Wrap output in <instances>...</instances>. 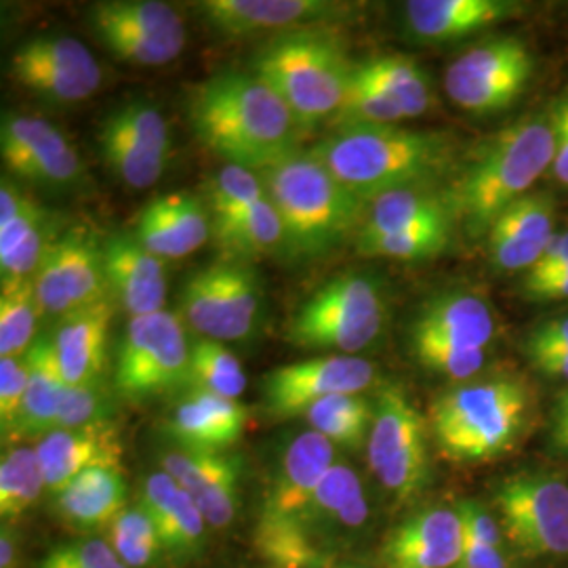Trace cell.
<instances>
[{
  "label": "cell",
  "instance_id": "6da1fadb",
  "mask_svg": "<svg viewBox=\"0 0 568 568\" xmlns=\"http://www.w3.org/2000/svg\"><path fill=\"white\" fill-rule=\"evenodd\" d=\"M194 135L225 164L264 173L297 154L302 126L255 74L222 72L201 82L187 102Z\"/></svg>",
  "mask_w": 568,
  "mask_h": 568
},
{
  "label": "cell",
  "instance_id": "7a4b0ae2",
  "mask_svg": "<svg viewBox=\"0 0 568 568\" xmlns=\"http://www.w3.org/2000/svg\"><path fill=\"white\" fill-rule=\"evenodd\" d=\"M453 143L443 133L410 131L396 124L345 126L310 150L337 182L361 201L413 187L440 173Z\"/></svg>",
  "mask_w": 568,
  "mask_h": 568
},
{
  "label": "cell",
  "instance_id": "3957f363",
  "mask_svg": "<svg viewBox=\"0 0 568 568\" xmlns=\"http://www.w3.org/2000/svg\"><path fill=\"white\" fill-rule=\"evenodd\" d=\"M551 119H525L478 148L455 185L453 203L471 232H488L509 204L554 166Z\"/></svg>",
  "mask_w": 568,
  "mask_h": 568
},
{
  "label": "cell",
  "instance_id": "277c9868",
  "mask_svg": "<svg viewBox=\"0 0 568 568\" xmlns=\"http://www.w3.org/2000/svg\"><path fill=\"white\" fill-rule=\"evenodd\" d=\"M354 68L342 41L318 28L286 32L253 60V74L286 103L302 131L337 114Z\"/></svg>",
  "mask_w": 568,
  "mask_h": 568
},
{
  "label": "cell",
  "instance_id": "5b68a950",
  "mask_svg": "<svg viewBox=\"0 0 568 568\" xmlns=\"http://www.w3.org/2000/svg\"><path fill=\"white\" fill-rule=\"evenodd\" d=\"M528 405L527 386L514 377L453 387L432 406L434 440L453 462L495 459L516 445L527 424Z\"/></svg>",
  "mask_w": 568,
  "mask_h": 568
},
{
  "label": "cell",
  "instance_id": "8992f818",
  "mask_svg": "<svg viewBox=\"0 0 568 568\" xmlns=\"http://www.w3.org/2000/svg\"><path fill=\"white\" fill-rule=\"evenodd\" d=\"M295 253H325L361 220L363 204L312 152H297L260 173Z\"/></svg>",
  "mask_w": 568,
  "mask_h": 568
},
{
  "label": "cell",
  "instance_id": "52a82bcc",
  "mask_svg": "<svg viewBox=\"0 0 568 568\" xmlns=\"http://www.w3.org/2000/svg\"><path fill=\"white\" fill-rule=\"evenodd\" d=\"M386 323V304L366 274H342L321 286L286 326L288 344L352 356L373 344Z\"/></svg>",
  "mask_w": 568,
  "mask_h": 568
},
{
  "label": "cell",
  "instance_id": "ba28073f",
  "mask_svg": "<svg viewBox=\"0 0 568 568\" xmlns=\"http://www.w3.org/2000/svg\"><path fill=\"white\" fill-rule=\"evenodd\" d=\"M366 453L373 476L398 501H410L427 487V424L403 387L382 389Z\"/></svg>",
  "mask_w": 568,
  "mask_h": 568
},
{
  "label": "cell",
  "instance_id": "9c48e42d",
  "mask_svg": "<svg viewBox=\"0 0 568 568\" xmlns=\"http://www.w3.org/2000/svg\"><path fill=\"white\" fill-rule=\"evenodd\" d=\"M187 368L190 344L178 314L163 310L131 318L119 344L114 389L129 400L159 396L187 386Z\"/></svg>",
  "mask_w": 568,
  "mask_h": 568
},
{
  "label": "cell",
  "instance_id": "30bf717a",
  "mask_svg": "<svg viewBox=\"0 0 568 568\" xmlns=\"http://www.w3.org/2000/svg\"><path fill=\"white\" fill-rule=\"evenodd\" d=\"M260 276L244 264L222 262L199 270L183 284L180 318L199 337L239 342L253 333L262 288Z\"/></svg>",
  "mask_w": 568,
  "mask_h": 568
},
{
  "label": "cell",
  "instance_id": "8fae6325",
  "mask_svg": "<svg viewBox=\"0 0 568 568\" xmlns=\"http://www.w3.org/2000/svg\"><path fill=\"white\" fill-rule=\"evenodd\" d=\"M506 539L528 558L568 556V485L541 471L508 476L495 490Z\"/></svg>",
  "mask_w": 568,
  "mask_h": 568
},
{
  "label": "cell",
  "instance_id": "7c38bea8",
  "mask_svg": "<svg viewBox=\"0 0 568 568\" xmlns=\"http://www.w3.org/2000/svg\"><path fill=\"white\" fill-rule=\"evenodd\" d=\"M42 314L65 318L110 297L103 243L87 227H70L49 244L32 276Z\"/></svg>",
  "mask_w": 568,
  "mask_h": 568
},
{
  "label": "cell",
  "instance_id": "4fadbf2b",
  "mask_svg": "<svg viewBox=\"0 0 568 568\" xmlns=\"http://www.w3.org/2000/svg\"><path fill=\"white\" fill-rule=\"evenodd\" d=\"M532 74L527 44L514 37L474 47L448 65L445 91L453 103L478 116L506 110Z\"/></svg>",
  "mask_w": 568,
  "mask_h": 568
},
{
  "label": "cell",
  "instance_id": "5bb4252c",
  "mask_svg": "<svg viewBox=\"0 0 568 568\" xmlns=\"http://www.w3.org/2000/svg\"><path fill=\"white\" fill-rule=\"evenodd\" d=\"M375 382L373 365L347 354H326L278 366L264 377V403L270 417L284 422L337 394H361Z\"/></svg>",
  "mask_w": 568,
  "mask_h": 568
},
{
  "label": "cell",
  "instance_id": "9a60e30c",
  "mask_svg": "<svg viewBox=\"0 0 568 568\" xmlns=\"http://www.w3.org/2000/svg\"><path fill=\"white\" fill-rule=\"evenodd\" d=\"M196 9L213 30L225 37L295 32L349 11L344 2L331 0H203Z\"/></svg>",
  "mask_w": 568,
  "mask_h": 568
},
{
  "label": "cell",
  "instance_id": "2e32d148",
  "mask_svg": "<svg viewBox=\"0 0 568 568\" xmlns=\"http://www.w3.org/2000/svg\"><path fill=\"white\" fill-rule=\"evenodd\" d=\"M337 464L335 445L314 429L295 436L272 469L260 516L300 520L326 471Z\"/></svg>",
  "mask_w": 568,
  "mask_h": 568
},
{
  "label": "cell",
  "instance_id": "e0dca14e",
  "mask_svg": "<svg viewBox=\"0 0 568 568\" xmlns=\"http://www.w3.org/2000/svg\"><path fill=\"white\" fill-rule=\"evenodd\" d=\"M163 469L194 499L206 525L227 528L239 511L243 459L211 450H175L164 455Z\"/></svg>",
  "mask_w": 568,
  "mask_h": 568
},
{
  "label": "cell",
  "instance_id": "ac0fdd59",
  "mask_svg": "<svg viewBox=\"0 0 568 568\" xmlns=\"http://www.w3.org/2000/svg\"><path fill=\"white\" fill-rule=\"evenodd\" d=\"M464 551V528L457 508H426L389 530L384 568H455Z\"/></svg>",
  "mask_w": 568,
  "mask_h": 568
},
{
  "label": "cell",
  "instance_id": "d6986e66",
  "mask_svg": "<svg viewBox=\"0 0 568 568\" xmlns=\"http://www.w3.org/2000/svg\"><path fill=\"white\" fill-rule=\"evenodd\" d=\"M103 267L110 295L131 318L163 312L166 267L135 234H114L103 241Z\"/></svg>",
  "mask_w": 568,
  "mask_h": 568
},
{
  "label": "cell",
  "instance_id": "ffe728a7",
  "mask_svg": "<svg viewBox=\"0 0 568 568\" xmlns=\"http://www.w3.org/2000/svg\"><path fill=\"white\" fill-rule=\"evenodd\" d=\"M44 485L60 493L89 469H121L122 443L110 422L77 429H55L37 443Z\"/></svg>",
  "mask_w": 568,
  "mask_h": 568
},
{
  "label": "cell",
  "instance_id": "44dd1931",
  "mask_svg": "<svg viewBox=\"0 0 568 568\" xmlns=\"http://www.w3.org/2000/svg\"><path fill=\"white\" fill-rule=\"evenodd\" d=\"M133 234L152 255L166 262L203 248L213 234V222L199 196L171 192L143 206Z\"/></svg>",
  "mask_w": 568,
  "mask_h": 568
},
{
  "label": "cell",
  "instance_id": "7402d4cb",
  "mask_svg": "<svg viewBox=\"0 0 568 568\" xmlns=\"http://www.w3.org/2000/svg\"><path fill=\"white\" fill-rule=\"evenodd\" d=\"M556 211L546 194H527L488 227L490 260L499 270H530L546 251L554 232Z\"/></svg>",
  "mask_w": 568,
  "mask_h": 568
},
{
  "label": "cell",
  "instance_id": "603a6c76",
  "mask_svg": "<svg viewBox=\"0 0 568 568\" xmlns=\"http://www.w3.org/2000/svg\"><path fill=\"white\" fill-rule=\"evenodd\" d=\"M140 508L152 518L173 565L190 562L203 551L209 527L203 511L164 469L148 476Z\"/></svg>",
  "mask_w": 568,
  "mask_h": 568
},
{
  "label": "cell",
  "instance_id": "cb8c5ba5",
  "mask_svg": "<svg viewBox=\"0 0 568 568\" xmlns=\"http://www.w3.org/2000/svg\"><path fill=\"white\" fill-rule=\"evenodd\" d=\"M114 316L112 295L61 318L53 347L61 375L70 387L102 382L108 333Z\"/></svg>",
  "mask_w": 568,
  "mask_h": 568
},
{
  "label": "cell",
  "instance_id": "d4e9b609",
  "mask_svg": "<svg viewBox=\"0 0 568 568\" xmlns=\"http://www.w3.org/2000/svg\"><path fill=\"white\" fill-rule=\"evenodd\" d=\"M246 419L248 413L239 400L190 389L169 415L166 432L185 450L224 453L241 440Z\"/></svg>",
  "mask_w": 568,
  "mask_h": 568
},
{
  "label": "cell",
  "instance_id": "484cf974",
  "mask_svg": "<svg viewBox=\"0 0 568 568\" xmlns=\"http://www.w3.org/2000/svg\"><path fill=\"white\" fill-rule=\"evenodd\" d=\"M410 337H432L464 349H487L495 337L493 312L474 293H443L427 300L419 310Z\"/></svg>",
  "mask_w": 568,
  "mask_h": 568
},
{
  "label": "cell",
  "instance_id": "4316f807",
  "mask_svg": "<svg viewBox=\"0 0 568 568\" xmlns=\"http://www.w3.org/2000/svg\"><path fill=\"white\" fill-rule=\"evenodd\" d=\"M518 9L506 0H410L405 4L406 28L419 41H453L508 20Z\"/></svg>",
  "mask_w": 568,
  "mask_h": 568
},
{
  "label": "cell",
  "instance_id": "83f0119b",
  "mask_svg": "<svg viewBox=\"0 0 568 568\" xmlns=\"http://www.w3.org/2000/svg\"><path fill=\"white\" fill-rule=\"evenodd\" d=\"M26 356L30 365V379H28L20 422L16 426L11 440L13 438L42 440L58 426L61 400L65 396L68 384L61 375L53 337H39Z\"/></svg>",
  "mask_w": 568,
  "mask_h": 568
},
{
  "label": "cell",
  "instance_id": "f1b7e54d",
  "mask_svg": "<svg viewBox=\"0 0 568 568\" xmlns=\"http://www.w3.org/2000/svg\"><path fill=\"white\" fill-rule=\"evenodd\" d=\"M61 520L81 530L110 528L126 509V483L121 469L98 467L74 478L55 495Z\"/></svg>",
  "mask_w": 568,
  "mask_h": 568
},
{
  "label": "cell",
  "instance_id": "f546056e",
  "mask_svg": "<svg viewBox=\"0 0 568 568\" xmlns=\"http://www.w3.org/2000/svg\"><path fill=\"white\" fill-rule=\"evenodd\" d=\"M253 548L267 568H331L333 551L300 520L257 516Z\"/></svg>",
  "mask_w": 568,
  "mask_h": 568
},
{
  "label": "cell",
  "instance_id": "4dcf8cb0",
  "mask_svg": "<svg viewBox=\"0 0 568 568\" xmlns=\"http://www.w3.org/2000/svg\"><path fill=\"white\" fill-rule=\"evenodd\" d=\"M93 30H122L159 41L185 44L182 13L161 0H103L89 7Z\"/></svg>",
  "mask_w": 568,
  "mask_h": 568
},
{
  "label": "cell",
  "instance_id": "1f68e13d",
  "mask_svg": "<svg viewBox=\"0 0 568 568\" xmlns=\"http://www.w3.org/2000/svg\"><path fill=\"white\" fill-rule=\"evenodd\" d=\"M213 236L232 257L267 255L286 244L283 220L267 194L230 217L213 222Z\"/></svg>",
  "mask_w": 568,
  "mask_h": 568
},
{
  "label": "cell",
  "instance_id": "d6a6232c",
  "mask_svg": "<svg viewBox=\"0 0 568 568\" xmlns=\"http://www.w3.org/2000/svg\"><path fill=\"white\" fill-rule=\"evenodd\" d=\"M448 220L447 204L415 187H403L375 199L358 236H382L417 230Z\"/></svg>",
  "mask_w": 568,
  "mask_h": 568
},
{
  "label": "cell",
  "instance_id": "836d02e7",
  "mask_svg": "<svg viewBox=\"0 0 568 568\" xmlns=\"http://www.w3.org/2000/svg\"><path fill=\"white\" fill-rule=\"evenodd\" d=\"M65 135L55 124L37 116L4 114L0 126V154L9 173L28 180L32 169L51 150L65 143Z\"/></svg>",
  "mask_w": 568,
  "mask_h": 568
},
{
  "label": "cell",
  "instance_id": "e575fe53",
  "mask_svg": "<svg viewBox=\"0 0 568 568\" xmlns=\"http://www.w3.org/2000/svg\"><path fill=\"white\" fill-rule=\"evenodd\" d=\"M356 74L375 84L405 110L406 119L426 114L432 91L426 72L405 55H379L356 65Z\"/></svg>",
  "mask_w": 568,
  "mask_h": 568
},
{
  "label": "cell",
  "instance_id": "d590c367",
  "mask_svg": "<svg viewBox=\"0 0 568 568\" xmlns=\"http://www.w3.org/2000/svg\"><path fill=\"white\" fill-rule=\"evenodd\" d=\"M304 417L335 447L356 450L368 445L375 408L361 394H337L316 403Z\"/></svg>",
  "mask_w": 568,
  "mask_h": 568
},
{
  "label": "cell",
  "instance_id": "8d00e7d4",
  "mask_svg": "<svg viewBox=\"0 0 568 568\" xmlns=\"http://www.w3.org/2000/svg\"><path fill=\"white\" fill-rule=\"evenodd\" d=\"M32 278H9L0 288V358L26 356L41 316Z\"/></svg>",
  "mask_w": 568,
  "mask_h": 568
},
{
  "label": "cell",
  "instance_id": "74e56055",
  "mask_svg": "<svg viewBox=\"0 0 568 568\" xmlns=\"http://www.w3.org/2000/svg\"><path fill=\"white\" fill-rule=\"evenodd\" d=\"M187 387L239 400L246 389V373L234 352L222 342L199 337L190 344Z\"/></svg>",
  "mask_w": 568,
  "mask_h": 568
},
{
  "label": "cell",
  "instance_id": "f35d334b",
  "mask_svg": "<svg viewBox=\"0 0 568 568\" xmlns=\"http://www.w3.org/2000/svg\"><path fill=\"white\" fill-rule=\"evenodd\" d=\"M44 485L41 459L37 447L7 450L0 462V516L2 520H18L37 506Z\"/></svg>",
  "mask_w": 568,
  "mask_h": 568
},
{
  "label": "cell",
  "instance_id": "ab89813d",
  "mask_svg": "<svg viewBox=\"0 0 568 568\" xmlns=\"http://www.w3.org/2000/svg\"><path fill=\"white\" fill-rule=\"evenodd\" d=\"M11 77L20 82L23 89L37 93L42 100L55 103L84 102L93 98L102 87V81L23 58L18 51L11 55Z\"/></svg>",
  "mask_w": 568,
  "mask_h": 568
},
{
  "label": "cell",
  "instance_id": "60d3db41",
  "mask_svg": "<svg viewBox=\"0 0 568 568\" xmlns=\"http://www.w3.org/2000/svg\"><path fill=\"white\" fill-rule=\"evenodd\" d=\"M108 532V544L116 551L124 567L159 568L164 560H169L159 530L140 506L124 509Z\"/></svg>",
  "mask_w": 568,
  "mask_h": 568
},
{
  "label": "cell",
  "instance_id": "b9f144b4",
  "mask_svg": "<svg viewBox=\"0 0 568 568\" xmlns=\"http://www.w3.org/2000/svg\"><path fill=\"white\" fill-rule=\"evenodd\" d=\"M98 143L102 150L103 163L133 190H145L163 178L169 161L148 152L142 143L133 142L131 138L121 135L112 129L100 124Z\"/></svg>",
  "mask_w": 568,
  "mask_h": 568
},
{
  "label": "cell",
  "instance_id": "7bdbcfd3",
  "mask_svg": "<svg viewBox=\"0 0 568 568\" xmlns=\"http://www.w3.org/2000/svg\"><path fill=\"white\" fill-rule=\"evenodd\" d=\"M363 495H365V488H363L358 474L347 464L337 462L326 471L325 478L314 490V497L305 509L304 516L300 518V523H304L305 527L310 528L325 544L326 548L331 549V546L326 544V532L333 525V520L337 518L339 511H344L352 501H356Z\"/></svg>",
  "mask_w": 568,
  "mask_h": 568
},
{
  "label": "cell",
  "instance_id": "ee69618b",
  "mask_svg": "<svg viewBox=\"0 0 568 568\" xmlns=\"http://www.w3.org/2000/svg\"><path fill=\"white\" fill-rule=\"evenodd\" d=\"M450 243V220L422 225L417 230L382 234V236H358V251L368 257H387L417 262L443 253Z\"/></svg>",
  "mask_w": 568,
  "mask_h": 568
},
{
  "label": "cell",
  "instance_id": "f6af8a7d",
  "mask_svg": "<svg viewBox=\"0 0 568 568\" xmlns=\"http://www.w3.org/2000/svg\"><path fill=\"white\" fill-rule=\"evenodd\" d=\"M102 126L142 143L143 148L161 159H171V135L163 112L148 102L122 103L103 119Z\"/></svg>",
  "mask_w": 568,
  "mask_h": 568
},
{
  "label": "cell",
  "instance_id": "bcb514c9",
  "mask_svg": "<svg viewBox=\"0 0 568 568\" xmlns=\"http://www.w3.org/2000/svg\"><path fill=\"white\" fill-rule=\"evenodd\" d=\"M405 119V110L389 95H386L382 89L361 79L354 68V77H352L349 89L345 93L344 103L335 114V124L339 129L379 126V124H396Z\"/></svg>",
  "mask_w": 568,
  "mask_h": 568
},
{
  "label": "cell",
  "instance_id": "7dc6e473",
  "mask_svg": "<svg viewBox=\"0 0 568 568\" xmlns=\"http://www.w3.org/2000/svg\"><path fill=\"white\" fill-rule=\"evenodd\" d=\"M209 194L213 222H220L246 204L264 199L265 187L260 173L236 164H225L215 173V178H211Z\"/></svg>",
  "mask_w": 568,
  "mask_h": 568
},
{
  "label": "cell",
  "instance_id": "c3c4849f",
  "mask_svg": "<svg viewBox=\"0 0 568 568\" xmlns=\"http://www.w3.org/2000/svg\"><path fill=\"white\" fill-rule=\"evenodd\" d=\"M18 53L23 58H30V60L49 63L55 68H63V70H72L82 77L95 79V81H103L102 68L93 58V53L81 41H77L72 37H60V34L34 37V39L21 42Z\"/></svg>",
  "mask_w": 568,
  "mask_h": 568
},
{
  "label": "cell",
  "instance_id": "681fc988",
  "mask_svg": "<svg viewBox=\"0 0 568 568\" xmlns=\"http://www.w3.org/2000/svg\"><path fill=\"white\" fill-rule=\"evenodd\" d=\"M95 34L100 37V41L105 44V49L114 58H119L124 63L143 65V68L166 65V63L178 60L185 47L182 42L159 41V39L112 30V28L95 30Z\"/></svg>",
  "mask_w": 568,
  "mask_h": 568
},
{
  "label": "cell",
  "instance_id": "f907efd6",
  "mask_svg": "<svg viewBox=\"0 0 568 568\" xmlns=\"http://www.w3.org/2000/svg\"><path fill=\"white\" fill-rule=\"evenodd\" d=\"M528 363L539 373L568 382V318H554L537 326L525 342Z\"/></svg>",
  "mask_w": 568,
  "mask_h": 568
},
{
  "label": "cell",
  "instance_id": "816d5d0a",
  "mask_svg": "<svg viewBox=\"0 0 568 568\" xmlns=\"http://www.w3.org/2000/svg\"><path fill=\"white\" fill-rule=\"evenodd\" d=\"M410 345L422 365L453 379H467L487 363V349H464L432 337H410Z\"/></svg>",
  "mask_w": 568,
  "mask_h": 568
},
{
  "label": "cell",
  "instance_id": "f5cc1de1",
  "mask_svg": "<svg viewBox=\"0 0 568 568\" xmlns=\"http://www.w3.org/2000/svg\"><path fill=\"white\" fill-rule=\"evenodd\" d=\"M112 392L110 387L103 386V382L89 386H68L61 400L55 429H77L108 422L112 413Z\"/></svg>",
  "mask_w": 568,
  "mask_h": 568
},
{
  "label": "cell",
  "instance_id": "db71d44e",
  "mask_svg": "<svg viewBox=\"0 0 568 568\" xmlns=\"http://www.w3.org/2000/svg\"><path fill=\"white\" fill-rule=\"evenodd\" d=\"M30 379L28 356L0 358V427L2 436L11 440L20 422L23 398Z\"/></svg>",
  "mask_w": 568,
  "mask_h": 568
},
{
  "label": "cell",
  "instance_id": "11a10c76",
  "mask_svg": "<svg viewBox=\"0 0 568 568\" xmlns=\"http://www.w3.org/2000/svg\"><path fill=\"white\" fill-rule=\"evenodd\" d=\"M116 565H121V560L108 541L82 539L49 549L37 568H110Z\"/></svg>",
  "mask_w": 568,
  "mask_h": 568
},
{
  "label": "cell",
  "instance_id": "9f6ffc18",
  "mask_svg": "<svg viewBox=\"0 0 568 568\" xmlns=\"http://www.w3.org/2000/svg\"><path fill=\"white\" fill-rule=\"evenodd\" d=\"M457 514L462 520L464 535L480 541V544L493 546V548H504V541H506L504 528L493 518V514L485 506H480L478 501H471V499H464L457 504Z\"/></svg>",
  "mask_w": 568,
  "mask_h": 568
},
{
  "label": "cell",
  "instance_id": "6f0895ef",
  "mask_svg": "<svg viewBox=\"0 0 568 568\" xmlns=\"http://www.w3.org/2000/svg\"><path fill=\"white\" fill-rule=\"evenodd\" d=\"M455 568H509L508 554L464 535V551Z\"/></svg>",
  "mask_w": 568,
  "mask_h": 568
},
{
  "label": "cell",
  "instance_id": "680465c9",
  "mask_svg": "<svg viewBox=\"0 0 568 568\" xmlns=\"http://www.w3.org/2000/svg\"><path fill=\"white\" fill-rule=\"evenodd\" d=\"M551 124H554V142H556L554 175L558 182L568 185V91L556 105Z\"/></svg>",
  "mask_w": 568,
  "mask_h": 568
},
{
  "label": "cell",
  "instance_id": "91938a15",
  "mask_svg": "<svg viewBox=\"0 0 568 568\" xmlns=\"http://www.w3.org/2000/svg\"><path fill=\"white\" fill-rule=\"evenodd\" d=\"M549 438H551L554 450L568 457V389L558 396L551 410Z\"/></svg>",
  "mask_w": 568,
  "mask_h": 568
},
{
  "label": "cell",
  "instance_id": "94428289",
  "mask_svg": "<svg viewBox=\"0 0 568 568\" xmlns=\"http://www.w3.org/2000/svg\"><path fill=\"white\" fill-rule=\"evenodd\" d=\"M568 264V232L554 234L549 241L541 260L528 270L527 274H537V272H548L554 267Z\"/></svg>",
  "mask_w": 568,
  "mask_h": 568
},
{
  "label": "cell",
  "instance_id": "6125c7cd",
  "mask_svg": "<svg viewBox=\"0 0 568 568\" xmlns=\"http://www.w3.org/2000/svg\"><path fill=\"white\" fill-rule=\"evenodd\" d=\"M20 562V546L13 530L2 528L0 535V568H18Z\"/></svg>",
  "mask_w": 568,
  "mask_h": 568
},
{
  "label": "cell",
  "instance_id": "be15d7a7",
  "mask_svg": "<svg viewBox=\"0 0 568 568\" xmlns=\"http://www.w3.org/2000/svg\"><path fill=\"white\" fill-rule=\"evenodd\" d=\"M335 568H363V567H354V565H344V567H335Z\"/></svg>",
  "mask_w": 568,
  "mask_h": 568
},
{
  "label": "cell",
  "instance_id": "e7e4bbea",
  "mask_svg": "<svg viewBox=\"0 0 568 568\" xmlns=\"http://www.w3.org/2000/svg\"><path fill=\"white\" fill-rule=\"evenodd\" d=\"M110 568H129V567H124V565H122V562H121V565H116V567H110Z\"/></svg>",
  "mask_w": 568,
  "mask_h": 568
}]
</instances>
